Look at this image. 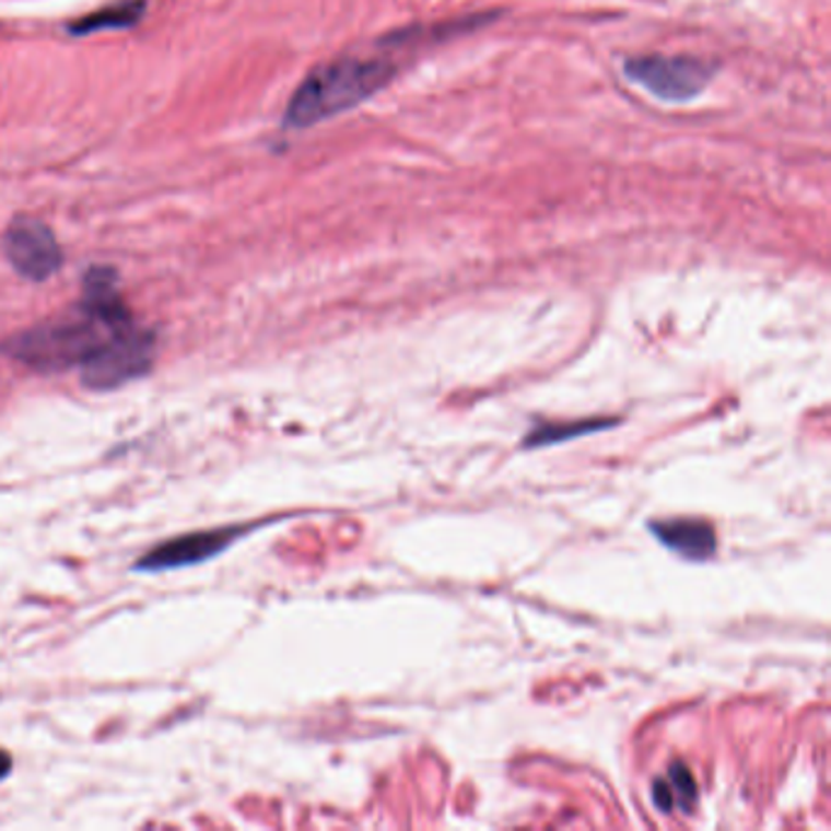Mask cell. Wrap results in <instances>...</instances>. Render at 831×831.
Returning a JSON list of instances; mask_svg holds the SVG:
<instances>
[{
    "instance_id": "obj_1",
    "label": "cell",
    "mask_w": 831,
    "mask_h": 831,
    "mask_svg": "<svg viewBox=\"0 0 831 831\" xmlns=\"http://www.w3.org/2000/svg\"><path fill=\"white\" fill-rule=\"evenodd\" d=\"M137 327L115 285V273L93 269L83 285L79 311L10 337L0 344L10 359L35 371L86 368L115 337Z\"/></svg>"
},
{
    "instance_id": "obj_2",
    "label": "cell",
    "mask_w": 831,
    "mask_h": 831,
    "mask_svg": "<svg viewBox=\"0 0 831 831\" xmlns=\"http://www.w3.org/2000/svg\"><path fill=\"white\" fill-rule=\"evenodd\" d=\"M393 73L396 67L383 57H342L325 61L293 93L285 122L291 127H311L347 113L378 93L393 79Z\"/></svg>"
},
{
    "instance_id": "obj_3",
    "label": "cell",
    "mask_w": 831,
    "mask_h": 831,
    "mask_svg": "<svg viewBox=\"0 0 831 831\" xmlns=\"http://www.w3.org/2000/svg\"><path fill=\"white\" fill-rule=\"evenodd\" d=\"M154 361V335L137 325L105 347L86 368H81L83 386L113 390L149 373Z\"/></svg>"
},
{
    "instance_id": "obj_4",
    "label": "cell",
    "mask_w": 831,
    "mask_h": 831,
    "mask_svg": "<svg viewBox=\"0 0 831 831\" xmlns=\"http://www.w3.org/2000/svg\"><path fill=\"white\" fill-rule=\"evenodd\" d=\"M627 77L660 101H690L707 86L712 69L690 57L648 55L627 61Z\"/></svg>"
},
{
    "instance_id": "obj_5",
    "label": "cell",
    "mask_w": 831,
    "mask_h": 831,
    "mask_svg": "<svg viewBox=\"0 0 831 831\" xmlns=\"http://www.w3.org/2000/svg\"><path fill=\"white\" fill-rule=\"evenodd\" d=\"M5 254L13 269L30 281H47L61 266V249L55 234L30 218H20L8 227Z\"/></svg>"
},
{
    "instance_id": "obj_6",
    "label": "cell",
    "mask_w": 831,
    "mask_h": 831,
    "mask_svg": "<svg viewBox=\"0 0 831 831\" xmlns=\"http://www.w3.org/2000/svg\"><path fill=\"white\" fill-rule=\"evenodd\" d=\"M244 529L239 527H222V529H208V531H194V535L176 537L166 545L149 551L147 557L134 563V571H174L186 569L194 563H202L218 553L225 551L234 545V539L242 535Z\"/></svg>"
},
{
    "instance_id": "obj_7",
    "label": "cell",
    "mask_w": 831,
    "mask_h": 831,
    "mask_svg": "<svg viewBox=\"0 0 831 831\" xmlns=\"http://www.w3.org/2000/svg\"><path fill=\"white\" fill-rule=\"evenodd\" d=\"M654 537L670 551L680 553L690 561H705L717 551L715 529L702 519H666L654 522Z\"/></svg>"
},
{
    "instance_id": "obj_8",
    "label": "cell",
    "mask_w": 831,
    "mask_h": 831,
    "mask_svg": "<svg viewBox=\"0 0 831 831\" xmlns=\"http://www.w3.org/2000/svg\"><path fill=\"white\" fill-rule=\"evenodd\" d=\"M615 420H581V422H559V424H535L531 432L525 436V449H537V446L561 444L573 436H585L612 428Z\"/></svg>"
},
{
    "instance_id": "obj_9",
    "label": "cell",
    "mask_w": 831,
    "mask_h": 831,
    "mask_svg": "<svg viewBox=\"0 0 831 831\" xmlns=\"http://www.w3.org/2000/svg\"><path fill=\"white\" fill-rule=\"evenodd\" d=\"M140 15H142V0H130V3H120V5L105 8V10H101V13L79 20L77 32L127 27V25L137 23V17H140Z\"/></svg>"
},
{
    "instance_id": "obj_10",
    "label": "cell",
    "mask_w": 831,
    "mask_h": 831,
    "mask_svg": "<svg viewBox=\"0 0 831 831\" xmlns=\"http://www.w3.org/2000/svg\"><path fill=\"white\" fill-rule=\"evenodd\" d=\"M668 785H670V791H674L676 803H680V807L683 809H690V805L695 803V797H698V785H695V777L690 775L686 763L678 761V763L670 765Z\"/></svg>"
},
{
    "instance_id": "obj_11",
    "label": "cell",
    "mask_w": 831,
    "mask_h": 831,
    "mask_svg": "<svg viewBox=\"0 0 831 831\" xmlns=\"http://www.w3.org/2000/svg\"><path fill=\"white\" fill-rule=\"evenodd\" d=\"M654 803L658 805V809H664V812H670V809H674L676 797H674V791H670L668 781L654 783Z\"/></svg>"
},
{
    "instance_id": "obj_12",
    "label": "cell",
    "mask_w": 831,
    "mask_h": 831,
    "mask_svg": "<svg viewBox=\"0 0 831 831\" xmlns=\"http://www.w3.org/2000/svg\"><path fill=\"white\" fill-rule=\"evenodd\" d=\"M10 771H13V759H10L8 751L0 749V781H3V777H8Z\"/></svg>"
}]
</instances>
